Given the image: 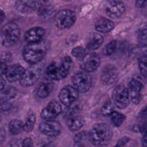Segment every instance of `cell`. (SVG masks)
Here are the masks:
<instances>
[{"label": "cell", "instance_id": "obj_1", "mask_svg": "<svg viewBox=\"0 0 147 147\" xmlns=\"http://www.w3.org/2000/svg\"><path fill=\"white\" fill-rule=\"evenodd\" d=\"M89 140L95 147H106L111 142L113 133L106 123L94 124L88 132Z\"/></svg>", "mask_w": 147, "mask_h": 147}, {"label": "cell", "instance_id": "obj_2", "mask_svg": "<svg viewBox=\"0 0 147 147\" xmlns=\"http://www.w3.org/2000/svg\"><path fill=\"white\" fill-rule=\"evenodd\" d=\"M71 65V57L65 56L59 63L53 61L48 65L45 70L44 76L47 80H61L69 74Z\"/></svg>", "mask_w": 147, "mask_h": 147}, {"label": "cell", "instance_id": "obj_3", "mask_svg": "<svg viewBox=\"0 0 147 147\" xmlns=\"http://www.w3.org/2000/svg\"><path fill=\"white\" fill-rule=\"evenodd\" d=\"M48 48L47 43L42 41L28 43L23 49V57L27 63L30 64H37L44 60Z\"/></svg>", "mask_w": 147, "mask_h": 147}, {"label": "cell", "instance_id": "obj_4", "mask_svg": "<svg viewBox=\"0 0 147 147\" xmlns=\"http://www.w3.org/2000/svg\"><path fill=\"white\" fill-rule=\"evenodd\" d=\"M20 34L19 26L14 22H9L1 29L0 43L6 47L13 46L18 41Z\"/></svg>", "mask_w": 147, "mask_h": 147}, {"label": "cell", "instance_id": "obj_5", "mask_svg": "<svg viewBox=\"0 0 147 147\" xmlns=\"http://www.w3.org/2000/svg\"><path fill=\"white\" fill-rule=\"evenodd\" d=\"M45 62L42 60L40 62L32 64L27 69L20 80V84L22 87H29L35 84L38 80L44 68Z\"/></svg>", "mask_w": 147, "mask_h": 147}, {"label": "cell", "instance_id": "obj_6", "mask_svg": "<svg viewBox=\"0 0 147 147\" xmlns=\"http://www.w3.org/2000/svg\"><path fill=\"white\" fill-rule=\"evenodd\" d=\"M76 20L75 12L69 9H62L59 11L54 17L56 26L61 30L71 28L74 25Z\"/></svg>", "mask_w": 147, "mask_h": 147}, {"label": "cell", "instance_id": "obj_7", "mask_svg": "<svg viewBox=\"0 0 147 147\" xmlns=\"http://www.w3.org/2000/svg\"><path fill=\"white\" fill-rule=\"evenodd\" d=\"M74 87L79 92H87L92 86V78L87 72H78L71 78Z\"/></svg>", "mask_w": 147, "mask_h": 147}, {"label": "cell", "instance_id": "obj_8", "mask_svg": "<svg viewBox=\"0 0 147 147\" xmlns=\"http://www.w3.org/2000/svg\"><path fill=\"white\" fill-rule=\"evenodd\" d=\"M111 97L115 105L120 109H124L129 105L130 98L128 90L123 85L116 86L112 91Z\"/></svg>", "mask_w": 147, "mask_h": 147}, {"label": "cell", "instance_id": "obj_9", "mask_svg": "<svg viewBox=\"0 0 147 147\" xmlns=\"http://www.w3.org/2000/svg\"><path fill=\"white\" fill-rule=\"evenodd\" d=\"M100 64V59L99 56L95 52L87 53L81 60L80 68L87 72H92L98 69Z\"/></svg>", "mask_w": 147, "mask_h": 147}, {"label": "cell", "instance_id": "obj_10", "mask_svg": "<svg viewBox=\"0 0 147 147\" xmlns=\"http://www.w3.org/2000/svg\"><path fill=\"white\" fill-rule=\"evenodd\" d=\"M79 96V92L74 87L67 85L61 89L58 98L60 102L65 106H68L76 101Z\"/></svg>", "mask_w": 147, "mask_h": 147}, {"label": "cell", "instance_id": "obj_11", "mask_svg": "<svg viewBox=\"0 0 147 147\" xmlns=\"http://www.w3.org/2000/svg\"><path fill=\"white\" fill-rule=\"evenodd\" d=\"M38 130L42 134L49 137L59 136L61 130L60 123L57 121L47 120L40 123Z\"/></svg>", "mask_w": 147, "mask_h": 147}, {"label": "cell", "instance_id": "obj_12", "mask_svg": "<svg viewBox=\"0 0 147 147\" xmlns=\"http://www.w3.org/2000/svg\"><path fill=\"white\" fill-rule=\"evenodd\" d=\"M62 112V108L56 100H52L49 102L47 105L41 110L40 117L44 120H53Z\"/></svg>", "mask_w": 147, "mask_h": 147}, {"label": "cell", "instance_id": "obj_13", "mask_svg": "<svg viewBox=\"0 0 147 147\" xmlns=\"http://www.w3.org/2000/svg\"><path fill=\"white\" fill-rule=\"evenodd\" d=\"M125 10L124 4L119 1L110 0L105 6V11L107 16L112 18H118L124 13Z\"/></svg>", "mask_w": 147, "mask_h": 147}, {"label": "cell", "instance_id": "obj_14", "mask_svg": "<svg viewBox=\"0 0 147 147\" xmlns=\"http://www.w3.org/2000/svg\"><path fill=\"white\" fill-rule=\"evenodd\" d=\"M142 88V83L138 79H132L128 83V88H127L129 98H130L131 102L135 105L139 104L141 100V90Z\"/></svg>", "mask_w": 147, "mask_h": 147}, {"label": "cell", "instance_id": "obj_15", "mask_svg": "<svg viewBox=\"0 0 147 147\" xmlns=\"http://www.w3.org/2000/svg\"><path fill=\"white\" fill-rule=\"evenodd\" d=\"M118 76L116 68L111 64L105 65L100 74V80L103 84L109 86L114 83L117 79Z\"/></svg>", "mask_w": 147, "mask_h": 147}, {"label": "cell", "instance_id": "obj_16", "mask_svg": "<svg viewBox=\"0 0 147 147\" xmlns=\"http://www.w3.org/2000/svg\"><path fill=\"white\" fill-rule=\"evenodd\" d=\"M25 69L20 64H13L7 67L5 72L7 80L11 83L20 80L23 76Z\"/></svg>", "mask_w": 147, "mask_h": 147}, {"label": "cell", "instance_id": "obj_17", "mask_svg": "<svg viewBox=\"0 0 147 147\" xmlns=\"http://www.w3.org/2000/svg\"><path fill=\"white\" fill-rule=\"evenodd\" d=\"M15 8L21 13L30 14L37 9L38 3L34 0H17Z\"/></svg>", "mask_w": 147, "mask_h": 147}, {"label": "cell", "instance_id": "obj_18", "mask_svg": "<svg viewBox=\"0 0 147 147\" xmlns=\"http://www.w3.org/2000/svg\"><path fill=\"white\" fill-rule=\"evenodd\" d=\"M45 33V29L40 26L32 28L26 31L24 39L27 43L36 42L41 41Z\"/></svg>", "mask_w": 147, "mask_h": 147}, {"label": "cell", "instance_id": "obj_19", "mask_svg": "<svg viewBox=\"0 0 147 147\" xmlns=\"http://www.w3.org/2000/svg\"><path fill=\"white\" fill-rule=\"evenodd\" d=\"M86 123L84 118L80 115H75L67 118L66 125L71 131L79 130Z\"/></svg>", "mask_w": 147, "mask_h": 147}, {"label": "cell", "instance_id": "obj_20", "mask_svg": "<svg viewBox=\"0 0 147 147\" xmlns=\"http://www.w3.org/2000/svg\"><path fill=\"white\" fill-rule=\"evenodd\" d=\"M114 28V22L107 18L101 17L97 20L95 24V28L98 32L105 33L111 31Z\"/></svg>", "mask_w": 147, "mask_h": 147}, {"label": "cell", "instance_id": "obj_21", "mask_svg": "<svg viewBox=\"0 0 147 147\" xmlns=\"http://www.w3.org/2000/svg\"><path fill=\"white\" fill-rule=\"evenodd\" d=\"M103 36L98 33L92 32L90 33L88 41L86 43V48L93 51L99 48L103 42Z\"/></svg>", "mask_w": 147, "mask_h": 147}, {"label": "cell", "instance_id": "obj_22", "mask_svg": "<svg viewBox=\"0 0 147 147\" xmlns=\"http://www.w3.org/2000/svg\"><path fill=\"white\" fill-rule=\"evenodd\" d=\"M53 83L51 80H47L41 83L37 88V95L40 98L47 97L53 88Z\"/></svg>", "mask_w": 147, "mask_h": 147}, {"label": "cell", "instance_id": "obj_23", "mask_svg": "<svg viewBox=\"0 0 147 147\" xmlns=\"http://www.w3.org/2000/svg\"><path fill=\"white\" fill-rule=\"evenodd\" d=\"M90 141L88 133L82 131L78 133L74 137V142L77 147H86Z\"/></svg>", "mask_w": 147, "mask_h": 147}, {"label": "cell", "instance_id": "obj_24", "mask_svg": "<svg viewBox=\"0 0 147 147\" xmlns=\"http://www.w3.org/2000/svg\"><path fill=\"white\" fill-rule=\"evenodd\" d=\"M82 105L79 102L75 101L71 105L67 107V109L64 111V117L65 118H68L71 116L75 115L76 114L79 113L82 110Z\"/></svg>", "mask_w": 147, "mask_h": 147}, {"label": "cell", "instance_id": "obj_25", "mask_svg": "<svg viewBox=\"0 0 147 147\" xmlns=\"http://www.w3.org/2000/svg\"><path fill=\"white\" fill-rule=\"evenodd\" d=\"M17 95V90L13 86L5 87L0 92V99L8 101L14 98Z\"/></svg>", "mask_w": 147, "mask_h": 147}, {"label": "cell", "instance_id": "obj_26", "mask_svg": "<svg viewBox=\"0 0 147 147\" xmlns=\"http://www.w3.org/2000/svg\"><path fill=\"white\" fill-rule=\"evenodd\" d=\"M24 123L22 121L14 119L10 121L9 123V130L13 135H17L22 132L23 130Z\"/></svg>", "mask_w": 147, "mask_h": 147}, {"label": "cell", "instance_id": "obj_27", "mask_svg": "<svg viewBox=\"0 0 147 147\" xmlns=\"http://www.w3.org/2000/svg\"><path fill=\"white\" fill-rule=\"evenodd\" d=\"M112 123L116 127H119L126 119V116L117 111H113L109 115Z\"/></svg>", "mask_w": 147, "mask_h": 147}, {"label": "cell", "instance_id": "obj_28", "mask_svg": "<svg viewBox=\"0 0 147 147\" xmlns=\"http://www.w3.org/2000/svg\"><path fill=\"white\" fill-rule=\"evenodd\" d=\"M36 121V118L34 114H32L29 115L27 117L25 123H24L23 130L26 132L32 131L34 128Z\"/></svg>", "mask_w": 147, "mask_h": 147}, {"label": "cell", "instance_id": "obj_29", "mask_svg": "<svg viewBox=\"0 0 147 147\" xmlns=\"http://www.w3.org/2000/svg\"><path fill=\"white\" fill-rule=\"evenodd\" d=\"M71 53L76 59L81 60L86 55L87 52L84 48L81 46H78L72 49Z\"/></svg>", "mask_w": 147, "mask_h": 147}, {"label": "cell", "instance_id": "obj_30", "mask_svg": "<svg viewBox=\"0 0 147 147\" xmlns=\"http://www.w3.org/2000/svg\"><path fill=\"white\" fill-rule=\"evenodd\" d=\"M114 111V106L111 100H108L101 107V113L104 116H109Z\"/></svg>", "mask_w": 147, "mask_h": 147}, {"label": "cell", "instance_id": "obj_31", "mask_svg": "<svg viewBox=\"0 0 147 147\" xmlns=\"http://www.w3.org/2000/svg\"><path fill=\"white\" fill-rule=\"evenodd\" d=\"M146 63H147L146 55V53H145L140 58L138 62V67H139L141 75L145 78L146 77Z\"/></svg>", "mask_w": 147, "mask_h": 147}, {"label": "cell", "instance_id": "obj_32", "mask_svg": "<svg viewBox=\"0 0 147 147\" xmlns=\"http://www.w3.org/2000/svg\"><path fill=\"white\" fill-rule=\"evenodd\" d=\"M137 42L139 46L145 47L146 45V28L141 30L138 35Z\"/></svg>", "mask_w": 147, "mask_h": 147}, {"label": "cell", "instance_id": "obj_33", "mask_svg": "<svg viewBox=\"0 0 147 147\" xmlns=\"http://www.w3.org/2000/svg\"><path fill=\"white\" fill-rule=\"evenodd\" d=\"M117 48V42L113 40L109 42L105 49V55L106 56L112 55L115 51Z\"/></svg>", "mask_w": 147, "mask_h": 147}, {"label": "cell", "instance_id": "obj_34", "mask_svg": "<svg viewBox=\"0 0 147 147\" xmlns=\"http://www.w3.org/2000/svg\"><path fill=\"white\" fill-rule=\"evenodd\" d=\"M11 105L7 101L0 99V111H8L11 109Z\"/></svg>", "mask_w": 147, "mask_h": 147}, {"label": "cell", "instance_id": "obj_35", "mask_svg": "<svg viewBox=\"0 0 147 147\" xmlns=\"http://www.w3.org/2000/svg\"><path fill=\"white\" fill-rule=\"evenodd\" d=\"M146 107L145 106L139 113L138 115H137V119L142 123L146 122Z\"/></svg>", "mask_w": 147, "mask_h": 147}, {"label": "cell", "instance_id": "obj_36", "mask_svg": "<svg viewBox=\"0 0 147 147\" xmlns=\"http://www.w3.org/2000/svg\"><path fill=\"white\" fill-rule=\"evenodd\" d=\"M130 141V138L124 136L118 140L114 147H124Z\"/></svg>", "mask_w": 147, "mask_h": 147}, {"label": "cell", "instance_id": "obj_37", "mask_svg": "<svg viewBox=\"0 0 147 147\" xmlns=\"http://www.w3.org/2000/svg\"><path fill=\"white\" fill-rule=\"evenodd\" d=\"M21 147H33V140L30 137L25 138L22 142Z\"/></svg>", "mask_w": 147, "mask_h": 147}, {"label": "cell", "instance_id": "obj_38", "mask_svg": "<svg viewBox=\"0 0 147 147\" xmlns=\"http://www.w3.org/2000/svg\"><path fill=\"white\" fill-rule=\"evenodd\" d=\"M7 68V66L5 63L2 61L0 62V76H2V75L5 74Z\"/></svg>", "mask_w": 147, "mask_h": 147}, {"label": "cell", "instance_id": "obj_39", "mask_svg": "<svg viewBox=\"0 0 147 147\" xmlns=\"http://www.w3.org/2000/svg\"><path fill=\"white\" fill-rule=\"evenodd\" d=\"M136 6L137 8H142L146 5V0H136Z\"/></svg>", "mask_w": 147, "mask_h": 147}, {"label": "cell", "instance_id": "obj_40", "mask_svg": "<svg viewBox=\"0 0 147 147\" xmlns=\"http://www.w3.org/2000/svg\"><path fill=\"white\" fill-rule=\"evenodd\" d=\"M6 133L4 129L0 127V144L5 140Z\"/></svg>", "mask_w": 147, "mask_h": 147}, {"label": "cell", "instance_id": "obj_41", "mask_svg": "<svg viewBox=\"0 0 147 147\" xmlns=\"http://www.w3.org/2000/svg\"><path fill=\"white\" fill-rule=\"evenodd\" d=\"M5 86H6L5 80L2 76H0V92L4 88Z\"/></svg>", "mask_w": 147, "mask_h": 147}, {"label": "cell", "instance_id": "obj_42", "mask_svg": "<svg viewBox=\"0 0 147 147\" xmlns=\"http://www.w3.org/2000/svg\"><path fill=\"white\" fill-rule=\"evenodd\" d=\"M5 18L6 16L5 13L2 10H0V24L5 21Z\"/></svg>", "mask_w": 147, "mask_h": 147}, {"label": "cell", "instance_id": "obj_43", "mask_svg": "<svg viewBox=\"0 0 147 147\" xmlns=\"http://www.w3.org/2000/svg\"><path fill=\"white\" fill-rule=\"evenodd\" d=\"M142 147H146V135L143 136L142 141Z\"/></svg>", "mask_w": 147, "mask_h": 147}, {"label": "cell", "instance_id": "obj_44", "mask_svg": "<svg viewBox=\"0 0 147 147\" xmlns=\"http://www.w3.org/2000/svg\"><path fill=\"white\" fill-rule=\"evenodd\" d=\"M44 2H48L49 0H42Z\"/></svg>", "mask_w": 147, "mask_h": 147}, {"label": "cell", "instance_id": "obj_45", "mask_svg": "<svg viewBox=\"0 0 147 147\" xmlns=\"http://www.w3.org/2000/svg\"><path fill=\"white\" fill-rule=\"evenodd\" d=\"M111 147H114V146H111Z\"/></svg>", "mask_w": 147, "mask_h": 147}, {"label": "cell", "instance_id": "obj_46", "mask_svg": "<svg viewBox=\"0 0 147 147\" xmlns=\"http://www.w3.org/2000/svg\"><path fill=\"white\" fill-rule=\"evenodd\" d=\"M0 118H1V116H0Z\"/></svg>", "mask_w": 147, "mask_h": 147}]
</instances>
